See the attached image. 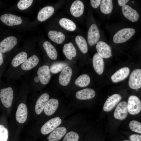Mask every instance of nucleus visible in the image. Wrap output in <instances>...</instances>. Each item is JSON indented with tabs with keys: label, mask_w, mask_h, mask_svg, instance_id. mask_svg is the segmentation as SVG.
<instances>
[{
	"label": "nucleus",
	"mask_w": 141,
	"mask_h": 141,
	"mask_svg": "<svg viewBox=\"0 0 141 141\" xmlns=\"http://www.w3.org/2000/svg\"><path fill=\"white\" fill-rule=\"evenodd\" d=\"M67 66V64L64 63H56L52 64L49 69L52 73L56 74L62 71Z\"/></svg>",
	"instance_id": "473e14b6"
},
{
	"label": "nucleus",
	"mask_w": 141,
	"mask_h": 141,
	"mask_svg": "<svg viewBox=\"0 0 141 141\" xmlns=\"http://www.w3.org/2000/svg\"><path fill=\"white\" fill-rule=\"evenodd\" d=\"M90 3L92 7L95 8H98L101 2L100 0H90Z\"/></svg>",
	"instance_id": "58836bf2"
},
{
	"label": "nucleus",
	"mask_w": 141,
	"mask_h": 141,
	"mask_svg": "<svg viewBox=\"0 0 141 141\" xmlns=\"http://www.w3.org/2000/svg\"><path fill=\"white\" fill-rule=\"evenodd\" d=\"M100 9L101 11L105 14L111 13L113 9L112 1L111 0L101 1Z\"/></svg>",
	"instance_id": "c756f323"
},
{
	"label": "nucleus",
	"mask_w": 141,
	"mask_h": 141,
	"mask_svg": "<svg viewBox=\"0 0 141 141\" xmlns=\"http://www.w3.org/2000/svg\"><path fill=\"white\" fill-rule=\"evenodd\" d=\"M49 39L52 41L58 44H61L64 41L65 36L64 34L60 31L51 30L48 34Z\"/></svg>",
	"instance_id": "393cba45"
},
{
	"label": "nucleus",
	"mask_w": 141,
	"mask_h": 141,
	"mask_svg": "<svg viewBox=\"0 0 141 141\" xmlns=\"http://www.w3.org/2000/svg\"><path fill=\"white\" fill-rule=\"evenodd\" d=\"M72 74V70L69 66L66 67L61 71L58 78L59 83L63 86L69 83Z\"/></svg>",
	"instance_id": "4468645a"
},
{
	"label": "nucleus",
	"mask_w": 141,
	"mask_h": 141,
	"mask_svg": "<svg viewBox=\"0 0 141 141\" xmlns=\"http://www.w3.org/2000/svg\"><path fill=\"white\" fill-rule=\"evenodd\" d=\"M95 95V91L93 89L86 88L78 91L75 96L76 97L79 99L85 100L93 98Z\"/></svg>",
	"instance_id": "412c9836"
},
{
	"label": "nucleus",
	"mask_w": 141,
	"mask_h": 141,
	"mask_svg": "<svg viewBox=\"0 0 141 141\" xmlns=\"http://www.w3.org/2000/svg\"><path fill=\"white\" fill-rule=\"evenodd\" d=\"M93 65L96 72L99 75L103 73L104 68V62L103 60L97 53L93 56L92 60Z\"/></svg>",
	"instance_id": "a211bd4d"
},
{
	"label": "nucleus",
	"mask_w": 141,
	"mask_h": 141,
	"mask_svg": "<svg viewBox=\"0 0 141 141\" xmlns=\"http://www.w3.org/2000/svg\"><path fill=\"white\" fill-rule=\"evenodd\" d=\"M129 127L132 131L139 133H141V124L139 122L133 120L129 123Z\"/></svg>",
	"instance_id": "72a5a7b5"
},
{
	"label": "nucleus",
	"mask_w": 141,
	"mask_h": 141,
	"mask_svg": "<svg viewBox=\"0 0 141 141\" xmlns=\"http://www.w3.org/2000/svg\"><path fill=\"white\" fill-rule=\"evenodd\" d=\"M3 62V58L2 54L0 50V66H1Z\"/></svg>",
	"instance_id": "a19ab883"
},
{
	"label": "nucleus",
	"mask_w": 141,
	"mask_h": 141,
	"mask_svg": "<svg viewBox=\"0 0 141 141\" xmlns=\"http://www.w3.org/2000/svg\"><path fill=\"white\" fill-rule=\"evenodd\" d=\"M27 116V109L26 105L23 103L20 104L16 114L17 121L20 123H23L26 121Z\"/></svg>",
	"instance_id": "dca6fc26"
},
{
	"label": "nucleus",
	"mask_w": 141,
	"mask_h": 141,
	"mask_svg": "<svg viewBox=\"0 0 141 141\" xmlns=\"http://www.w3.org/2000/svg\"><path fill=\"white\" fill-rule=\"evenodd\" d=\"M54 11V8L51 6H47L42 8L39 12L37 19L40 21H45L50 17Z\"/></svg>",
	"instance_id": "4be33fe9"
},
{
	"label": "nucleus",
	"mask_w": 141,
	"mask_h": 141,
	"mask_svg": "<svg viewBox=\"0 0 141 141\" xmlns=\"http://www.w3.org/2000/svg\"><path fill=\"white\" fill-rule=\"evenodd\" d=\"M8 136V129L3 125H0V141H7Z\"/></svg>",
	"instance_id": "e433bc0d"
},
{
	"label": "nucleus",
	"mask_w": 141,
	"mask_h": 141,
	"mask_svg": "<svg viewBox=\"0 0 141 141\" xmlns=\"http://www.w3.org/2000/svg\"><path fill=\"white\" fill-rule=\"evenodd\" d=\"M122 99L120 95L115 94L110 96L105 102L103 107L104 110L108 112L111 110Z\"/></svg>",
	"instance_id": "9d476101"
},
{
	"label": "nucleus",
	"mask_w": 141,
	"mask_h": 141,
	"mask_svg": "<svg viewBox=\"0 0 141 141\" xmlns=\"http://www.w3.org/2000/svg\"><path fill=\"white\" fill-rule=\"evenodd\" d=\"M49 98V95L44 93L41 95L37 99L35 105V111L38 115L40 114L44 109Z\"/></svg>",
	"instance_id": "6ab92c4d"
},
{
	"label": "nucleus",
	"mask_w": 141,
	"mask_h": 141,
	"mask_svg": "<svg viewBox=\"0 0 141 141\" xmlns=\"http://www.w3.org/2000/svg\"><path fill=\"white\" fill-rule=\"evenodd\" d=\"M84 5L83 3L80 0H76L72 3L70 8V12L73 16L78 17L83 14Z\"/></svg>",
	"instance_id": "f3484780"
},
{
	"label": "nucleus",
	"mask_w": 141,
	"mask_h": 141,
	"mask_svg": "<svg viewBox=\"0 0 141 141\" xmlns=\"http://www.w3.org/2000/svg\"><path fill=\"white\" fill-rule=\"evenodd\" d=\"M17 43L16 38L9 36L2 40L0 43V50L2 53H5L11 50Z\"/></svg>",
	"instance_id": "1a4fd4ad"
},
{
	"label": "nucleus",
	"mask_w": 141,
	"mask_h": 141,
	"mask_svg": "<svg viewBox=\"0 0 141 141\" xmlns=\"http://www.w3.org/2000/svg\"><path fill=\"white\" fill-rule=\"evenodd\" d=\"M121 10L125 17L132 22L137 21L139 17V15L136 10L129 6L125 5L122 7Z\"/></svg>",
	"instance_id": "ddd939ff"
},
{
	"label": "nucleus",
	"mask_w": 141,
	"mask_h": 141,
	"mask_svg": "<svg viewBox=\"0 0 141 141\" xmlns=\"http://www.w3.org/2000/svg\"><path fill=\"white\" fill-rule=\"evenodd\" d=\"M129 0H118V3L119 5L120 6L123 7L128 2Z\"/></svg>",
	"instance_id": "ea45409f"
},
{
	"label": "nucleus",
	"mask_w": 141,
	"mask_h": 141,
	"mask_svg": "<svg viewBox=\"0 0 141 141\" xmlns=\"http://www.w3.org/2000/svg\"><path fill=\"white\" fill-rule=\"evenodd\" d=\"M39 62V59L38 57L36 55H33L22 64L21 68L25 70H30L36 66Z\"/></svg>",
	"instance_id": "b1692460"
},
{
	"label": "nucleus",
	"mask_w": 141,
	"mask_h": 141,
	"mask_svg": "<svg viewBox=\"0 0 141 141\" xmlns=\"http://www.w3.org/2000/svg\"><path fill=\"white\" fill-rule=\"evenodd\" d=\"M90 81V77L87 74H83L79 76L75 80V84L81 87H84L88 86Z\"/></svg>",
	"instance_id": "7c9ffc66"
},
{
	"label": "nucleus",
	"mask_w": 141,
	"mask_h": 141,
	"mask_svg": "<svg viewBox=\"0 0 141 141\" xmlns=\"http://www.w3.org/2000/svg\"><path fill=\"white\" fill-rule=\"evenodd\" d=\"M130 73L129 68L125 67L120 68L115 72L111 76V79L114 83H117L125 79Z\"/></svg>",
	"instance_id": "2eb2a0df"
},
{
	"label": "nucleus",
	"mask_w": 141,
	"mask_h": 141,
	"mask_svg": "<svg viewBox=\"0 0 141 141\" xmlns=\"http://www.w3.org/2000/svg\"><path fill=\"white\" fill-rule=\"evenodd\" d=\"M37 74L41 83L44 85L47 84L49 81L51 75L49 67L44 65L39 67Z\"/></svg>",
	"instance_id": "f8f14e48"
},
{
	"label": "nucleus",
	"mask_w": 141,
	"mask_h": 141,
	"mask_svg": "<svg viewBox=\"0 0 141 141\" xmlns=\"http://www.w3.org/2000/svg\"><path fill=\"white\" fill-rule=\"evenodd\" d=\"M27 55L25 52H21L17 55L13 59L11 64L14 67H16L23 63L27 60Z\"/></svg>",
	"instance_id": "c85d7f7f"
},
{
	"label": "nucleus",
	"mask_w": 141,
	"mask_h": 141,
	"mask_svg": "<svg viewBox=\"0 0 141 141\" xmlns=\"http://www.w3.org/2000/svg\"><path fill=\"white\" fill-rule=\"evenodd\" d=\"M78 134L74 131H70L65 135L63 141H78Z\"/></svg>",
	"instance_id": "f704fd0d"
},
{
	"label": "nucleus",
	"mask_w": 141,
	"mask_h": 141,
	"mask_svg": "<svg viewBox=\"0 0 141 141\" xmlns=\"http://www.w3.org/2000/svg\"><path fill=\"white\" fill-rule=\"evenodd\" d=\"M67 130L64 127H58L52 131L47 139L49 141H58L64 136Z\"/></svg>",
	"instance_id": "aec40b11"
},
{
	"label": "nucleus",
	"mask_w": 141,
	"mask_h": 141,
	"mask_svg": "<svg viewBox=\"0 0 141 141\" xmlns=\"http://www.w3.org/2000/svg\"><path fill=\"white\" fill-rule=\"evenodd\" d=\"M39 81V79L38 77H36L34 78V81L36 83H38Z\"/></svg>",
	"instance_id": "79ce46f5"
},
{
	"label": "nucleus",
	"mask_w": 141,
	"mask_h": 141,
	"mask_svg": "<svg viewBox=\"0 0 141 141\" xmlns=\"http://www.w3.org/2000/svg\"><path fill=\"white\" fill-rule=\"evenodd\" d=\"M129 85L131 89L137 90L141 87V69H136L133 71L130 77Z\"/></svg>",
	"instance_id": "39448f33"
},
{
	"label": "nucleus",
	"mask_w": 141,
	"mask_h": 141,
	"mask_svg": "<svg viewBox=\"0 0 141 141\" xmlns=\"http://www.w3.org/2000/svg\"><path fill=\"white\" fill-rule=\"evenodd\" d=\"M33 1V0H20L17 3V7L20 10H25L31 5Z\"/></svg>",
	"instance_id": "c9c22d12"
},
{
	"label": "nucleus",
	"mask_w": 141,
	"mask_h": 141,
	"mask_svg": "<svg viewBox=\"0 0 141 141\" xmlns=\"http://www.w3.org/2000/svg\"><path fill=\"white\" fill-rule=\"evenodd\" d=\"M131 141H141V135L138 134L131 135L130 137Z\"/></svg>",
	"instance_id": "4c0bfd02"
},
{
	"label": "nucleus",
	"mask_w": 141,
	"mask_h": 141,
	"mask_svg": "<svg viewBox=\"0 0 141 141\" xmlns=\"http://www.w3.org/2000/svg\"><path fill=\"white\" fill-rule=\"evenodd\" d=\"M100 34L98 28L95 24H92L90 27L88 32L87 39L89 45L92 46L99 40Z\"/></svg>",
	"instance_id": "423d86ee"
},
{
	"label": "nucleus",
	"mask_w": 141,
	"mask_h": 141,
	"mask_svg": "<svg viewBox=\"0 0 141 141\" xmlns=\"http://www.w3.org/2000/svg\"><path fill=\"white\" fill-rule=\"evenodd\" d=\"M127 103L122 101L116 106L114 112V117L116 119L122 120L127 117L128 114Z\"/></svg>",
	"instance_id": "0eeeda50"
},
{
	"label": "nucleus",
	"mask_w": 141,
	"mask_h": 141,
	"mask_svg": "<svg viewBox=\"0 0 141 141\" xmlns=\"http://www.w3.org/2000/svg\"><path fill=\"white\" fill-rule=\"evenodd\" d=\"M0 97L2 102L6 108L11 105L13 97V92L10 87L3 89L0 90Z\"/></svg>",
	"instance_id": "7ed1b4c3"
},
{
	"label": "nucleus",
	"mask_w": 141,
	"mask_h": 141,
	"mask_svg": "<svg viewBox=\"0 0 141 141\" xmlns=\"http://www.w3.org/2000/svg\"><path fill=\"white\" fill-rule=\"evenodd\" d=\"M63 51L66 57L69 60H72V57H75L76 55L75 49L71 42L64 45Z\"/></svg>",
	"instance_id": "a878e982"
},
{
	"label": "nucleus",
	"mask_w": 141,
	"mask_h": 141,
	"mask_svg": "<svg viewBox=\"0 0 141 141\" xmlns=\"http://www.w3.org/2000/svg\"><path fill=\"white\" fill-rule=\"evenodd\" d=\"M60 25L66 30L70 31L75 30L76 26L74 23L71 20L66 18H62L59 21Z\"/></svg>",
	"instance_id": "cd10ccee"
},
{
	"label": "nucleus",
	"mask_w": 141,
	"mask_h": 141,
	"mask_svg": "<svg viewBox=\"0 0 141 141\" xmlns=\"http://www.w3.org/2000/svg\"><path fill=\"white\" fill-rule=\"evenodd\" d=\"M127 109L128 112L131 115L138 114L141 110V102L137 96L131 95L128 99Z\"/></svg>",
	"instance_id": "f03ea898"
},
{
	"label": "nucleus",
	"mask_w": 141,
	"mask_h": 141,
	"mask_svg": "<svg viewBox=\"0 0 141 141\" xmlns=\"http://www.w3.org/2000/svg\"><path fill=\"white\" fill-rule=\"evenodd\" d=\"M122 141H131L129 140H124Z\"/></svg>",
	"instance_id": "37998d69"
},
{
	"label": "nucleus",
	"mask_w": 141,
	"mask_h": 141,
	"mask_svg": "<svg viewBox=\"0 0 141 141\" xmlns=\"http://www.w3.org/2000/svg\"><path fill=\"white\" fill-rule=\"evenodd\" d=\"M0 20L4 24L9 26L20 25L22 22L21 17L9 14L2 15L0 17Z\"/></svg>",
	"instance_id": "9b49d317"
},
{
	"label": "nucleus",
	"mask_w": 141,
	"mask_h": 141,
	"mask_svg": "<svg viewBox=\"0 0 141 141\" xmlns=\"http://www.w3.org/2000/svg\"><path fill=\"white\" fill-rule=\"evenodd\" d=\"M96 49L98 54L102 58H107L112 56L111 47L103 41L98 42L96 45Z\"/></svg>",
	"instance_id": "6e6552de"
},
{
	"label": "nucleus",
	"mask_w": 141,
	"mask_h": 141,
	"mask_svg": "<svg viewBox=\"0 0 141 141\" xmlns=\"http://www.w3.org/2000/svg\"><path fill=\"white\" fill-rule=\"evenodd\" d=\"M58 106V101L56 99L51 98L49 100L44 109L45 114L48 116L53 114L56 110Z\"/></svg>",
	"instance_id": "5701e85b"
},
{
	"label": "nucleus",
	"mask_w": 141,
	"mask_h": 141,
	"mask_svg": "<svg viewBox=\"0 0 141 141\" xmlns=\"http://www.w3.org/2000/svg\"><path fill=\"white\" fill-rule=\"evenodd\" d=\"M135 29L131 28L122 29L118 31L114 35L113 41L116 43H124L129 39L135 33Z\"/></svg>",
	"instance_id": "f257e3e1"
},
{
	"label": "nucleus",
	"mask_w": 141,
	"mask_h": 141,
	"mask_svg": "<svg viewBox=\"0 0 141 141\" xmlns=\"http://www.w3.org/2000/svg\"><path fill=\"white\" fill-rule=\"evenodd\" d=\"M61 122V120L59 117L51 119L43 125L41 128V132L44 135L48 134L58 127Z\"/></svg>",
	"instance_id": "20e7f679"
},
{
	"label": "nucleus",
	"mask_w": 141,
	"mask_h": 141,
	"mask_svg": "<svg viewBox=\"0 0 141 141\" xmlns=\"http://www.w3.org/2000/svg\"><path fill=\"white\" fill-rule=\"evenodd\" d=\"M43 47L48 57L52 60L57 58V53L54 46L49 42L46 41L43 44Z\"/></svg>",
	"instance_id": "bb28decb"
},
{
	"label": "nucleus",
	"mask_w": 141,
	"mask_h": 141,
	"mask_svg": "<svg viewBox=\"0 0 141 141\" xmlns=\"http://www.w3.org/2000/svg\"><path fill=\"white\" fill-rule=\"evenodd\" d=\"M75 40L81 51L83 53H86L88 51V46L85 38L82 36H78L75 37Z\"/></svg>",
	"instance_id": "2f4dec72"
}]
</instances>
